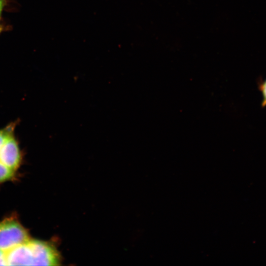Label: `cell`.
<instances>
[{"label": "cell", "instance_id": "obj_5", "mask_svg": "<svg viewBox=\"0 0 266 266\" xmlns=\"http://www.w3.org/2000/svg\"><path fill=\"white\" fill-rule=\"evenodd\" d=\"M15 171L0 164V182L11 179L14 175Z\"/></svg>", "mask_w": 266, "mask_h": 266}, {"label": "cell", "instance_id": "obj_2", "mask_svg": "<svg viewBox=\"0 0 266 266\" xmlns=\"http://www.w3.org/2000/svg\"><path fill=\"white\" fill-rule=\"evenodd\" d=\"M30 239L27 230L14 218L0 221V249L6 252Z\"/></svg>", "mask_w": 266, "mask_h": 266}, {"label": "cell", "instance_id": "obj_3", "mask_svg": "<svg viewBox=\"0 0 266 266\" xmlns=\"http://www.w3.org/2000/svg\"><path fill=\"white\" fill-rule=\"evenodd\" d=\"M31 249L32 266H59L61 257L55 246L51 243L29 239Z\"/></svg>", "mask_w": 266, "mask_h": 266}, {"label": "cell", "instance_id": "obj_7", "mask_svg": "<svg viewBox=\"0 0 266 266\" xmlns=\"http://www.w3.org/2000/svg\"><path fill=\"white\" fill-rule=\"evenodd\" d=\"M0 266H7L5 252L0 249Z\"/></svg>", "mask_w": 266, "mask_h": 266}, {"label": "cell", "instance_id": "obj_1", "mask_svg": "<svg viewBox=\"0 0 266 266\" xmlns=\"http://www.w3.org/2000/svg\"><path fill=\"white\" fill-rule=\"evenodd\" d=\"M16 123L0 129V164L16 171L21 162L20 146L15 135Z\"/></svg>", "mask_w": 266, "mask_h": 266}, {"label": "cell", "instance_id": "obj_4", "mask_svg": "<svg viewBox=\"0 0 266 266\" xmlns=\"http://www.w3.org/2000/svg\"><path fill=\"white\" fill-rule=\"evenodd\" d=\"M29 240L5 252L7 266H32Z\"/></svg>", "mask_w": 266, "mask_h": 266}, {"label": "cell", "instance_id": "obj_6", "mask_svg": "<svg viewBox=\"0 0 266 266\" xmlns=\"http://www.w3.org/2000/svg\"><path fill=\"white\" fill-rule=\"evenodd\" d=\"M259 89L262 95V106H266V79L259 86Z\"/></svg>", "mask_w": 266, "mask_h": 266}, {"label": "cell", "instance_id": "obj_9", "mask_svg": "<svg viewBox=\"0 0 266 266\" xmlns=\"http://www.w3.org/2000/svg\"></svg>", "mask_w": 266, "mask_h": 266}, {"label": "cell", "instance_id": "obj_8", "mask_svg": "<svg viewBox=\"0 0 266 266\" xmlns=\"http://www.w3.org/2000/svg\"><path fill=\"white\" fill-rule=\"evenodd\" d=\"M4 5V0H0V13Z\"/></svg>", "mask_w": 266, "mask_h": 266}]
</instances>
